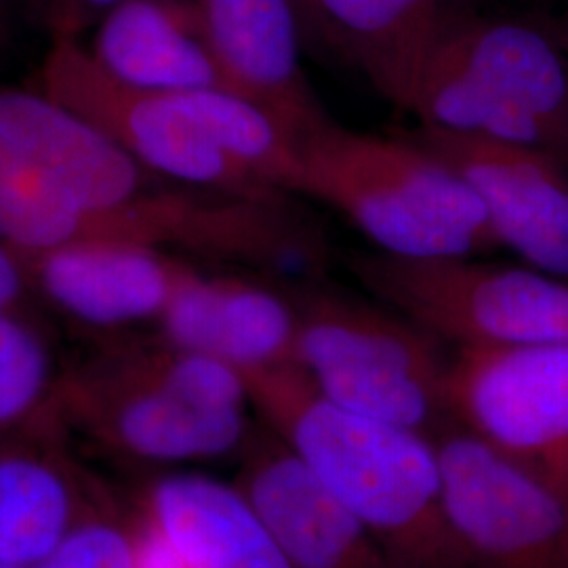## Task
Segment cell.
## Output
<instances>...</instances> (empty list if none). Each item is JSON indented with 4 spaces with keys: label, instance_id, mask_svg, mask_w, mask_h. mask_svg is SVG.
<instances>
[{
    "label": "cell",
    "instance_id": "cell-7",
    "mask_svg": "<svg viewBox=\"0 0 568 568\" xmlns=\"http://www.w3.org/2000/svg\"><path fill=\"white\" fill-rule=\"evenodd\" d=\"M447 406L450 426L568 495V344L457 347Z\"/></svg>",
    "mask_w": 568,
    "mask_h": 568
},
{
    "label": "cell",
    "instance_id": "cell-12",
    "mask_svg": "<svg viewBox=\"0 0 568 568\" xmlns=\"http://www.w3.org/2000/svg\"><path fill=\"white\" fill-rule=\"evenodd\" d=\"M243 493L291 568H396L356 514L272 432L246 466Z\"/></svg>",
    "mask_w": 568,
    "mask_h": 568
},
{
    "label": "cell",
    "instance_id": "cell-19",
    "mask_svg": "<svg viewBox=\"0 0 568 568\" xmlns=\"http://www.w3.org/2000/svg\"><path fill=\"white\" fill-rule=\"evenodd\" d=\"M0 239L20 253L79 241L140 244V225L133 213L122 217L87 213L0 138Z\"/></svg>",
    "mask_w": 568,
    "mask_h": 568
},
{
    "label": "cell",
    "instance_id": "cell-1",
    "mask_svg": "<svg viewBox=\"0 0 568 568\" xmlns=\"http://www.w3.org/2000/svg\"><path fill=\"white\" fill-rule=\"evenodd\" d=\"M272 432L396 568H469L448 523L436 436L333 403L293 365L241 371Z\"/></svg>",
    "mask_w": 568,
    "mask_h": 568
},
{
    "label": "cell",
    "instance_id": "cell-13",
    "mask_svg": "<svg viewBox=\"0 0 568 568\" xmlns=\"http://www.w3.org/2000/svg\"><path fill=\"white\" fill-rule=\"evenodd\" d=\"M18 253L26 278L51 302L91 325H126L163 316L194 272L163 248L122 241H79Z\"/></svg>",
    "mask_w": 568,
    "mask_h": 568
},
{
    "label": "cell",
    "instance_id": "cell-22",
    "mask_svg": "<svg viewBox=\"0 0 568 568\" xmlns=\"http://www.w3.org/2000/svg\"><path fill=\"white\" fill-rule=\"evenodd\" d=\"M49 365L39 339L0 310V422L23 415L41 398Z\"/></svg>",
    "mask_w": 568,
    "mask_h": 568
},
{
    "label": "cell",
    "instance_id": "cell-27",
    "mask_svg": "<svg viewBox=\"0 0 568 568\" xmlns=\"http://www.w3.org/2000/svg\"><path fill=\"white\" fill-rule=\"evenodd\" d=\"M551 39L558 42V47L565 51L568 55V23H562V26H558L554 32H551Z\"/></svg>",
    "mask_w": 568,
    "mask_h": 568
},
{
    "label": "cell",
    "instance_id": "cell-5",
    "mask_svg": "<svg viewBox=\"0 0 568 568\" xmlns=\"http://www.w3.org/2000/svg\"><path fill=\"white\" fill-rule=\"evenodd\" d=\"M347 265L382 304L455 349L568 344V284L535 267L384 251Z\"/></svg>",
    "mask_w": 568,
    "mask_h": 568
},
{
    "label": "cell",
    "instance_id": "cell-10",
    "mask_svg": "<svg viewBox=\"0 0 568 568\" xmlns=\"http://www.w3.org/2000/svg\"><path fill=\"white\" fill-rule=\"evenodd\" d=\"M222 89L260 105L302 143L326 121L300 63L293 0H183Z\"/></svg>",
    "mask_w": 568,
    "mask_h": 568
},
{
    "label": "cell",
    "instance_id": "cell-23",
    "mask_svg": "<svg viewBox=\"0 0 568 568\" xmlns=\"http://www.w3.org/2000/svg\"><path fill=\"white\" fill-rule=\"evenodd\" d=\"M39 568H135V549L112 528H82L65 535Z\"/></svg>",
    "mask_w": 568,
    "mask_h": 568
},
{
    "label": "cell",
    "instance_id": "cell-26",
    "mask_svg": "<svg viewBox=\"0 0 568 568\" xmlns=\"http://www.w3.org/2000/svg\"><path fill=\"white\" fill-rule=\"evenodd\" d=\"M26 284V272L18 253L0 239V310H9L20 302Z\"/></svg>",
    "mask_w": 568,
    "mask_h": 568
},
{
    "label": "cell",
    "instance_id": "cell-24",
    "mask_svg": "<svg viewBox=\"0 0 568 568\" xmlns=\"http://www.w3.org/2000/svg\"><path fill=\"white\" fill-rule=\"evenodd\" d=\"M124 0H51V37H77Z\"/></svg>",
    "mask_w": 568,
    "mask_h": 568
},
{
    "label": "cell",
    "instance_id": "cell-20",
    "mask_svg": "<svg viewBox=\"0 0 568 568\" xmlns=\"http://www.w3.org/2000/svg\"><path fill=\"white\" fill-rule=\"evenodd\" d=\"M211 140L255 182L276 194H302V143L265 110L224 89L175 93Z\"/></svg>",
    "mask_w": 568,
    "mask_h": 568
},
{
    "label": "cell",
    "instance_id": "cell-9",
    "mask_svg": "<svg viewBox=\"0 0 568 568\" xmlns=\"http://www.w3.org/2000/svg\"><path fill=\"white\" fill-rule=\"evenodd\" d=\"M474 190L497 243L530 267L568 278V163L518 143L422 126L415 135Z\"/></svg>",
    "mask_w": 568,
    "mask_h": 568
},
{
    "label": "cell",
    "instance_id": "cell-21",
    "mask_svg": "<svg viewBox=\"0 0 568 568\" xmlns=\"http://www.w3.org/2000/svg\"><path fill=\"white\" fill-rule=\"evenodd\" d=\"M68 495L60 478L32 462L0 464V565H39L65 537Z\"/></svg>",
    "mask_w": 568,
    "mask_h": 568
},
{
    "label": "cell",
    "instance_id": "cell-2",
    "mask_svg": "<svg viewBox=\"0 0 568 568\" xmlns=\"http://www.w3.org/2000/svg\"><path fill=\"white\" fill-rule=\"evenodd\" d=\"M302 194L337 209L377 251L459 257L497 246L474 190L422 143L326 119L302 140Z\"/></svg>",
    "mask_w": 568,
    "mask_h": 568
},
{
    "label": "cell",
    "instance_id": "cell-4",
    "mask_svg": "<svg viewBox=\"0 0 568 568\" xmlns=\"http://www.w3.org/2000/svg\"><path fill=\"white\" fill-rule=\"evenodd\" d=\"M293 366L349 410L438 436L450 426L440 342L389 307L323 288L295 302Z\"/></svg>",
    "mask_w": 568,
    "mask_h": 568
},
{
    "label": "cell",
    "instance_id": "cell-15",
    "mask_svg": "<svg viewBox=\"0 0 568 568\" xmlns=\"http://www.w3.org/2000/svg\"><path fill=\"white\" fill-rule=\"evenodd\" d=\"M93 30L87 49L119 81L156 93L222 89L183 0H124Z\"/></svg>",
    "mask_w": 568,
    "mask_h": 568
},
{
    "label": "cell",
    "instance_id": "cell-8",
    "mask_svg": "<svg viewBox=\"0 0 568 568\" xmlns=\"http://www.w3.org/2000/svg\"><path fill=\"white\" fill-rule=\"evenodd\" d=\"M453 535L469 568H568V495L448 426L436 436Z\"/></svg>",
    "mask_w": 568,
    "mask_h": 568
},
{
    "label": "cell",
    "instance_id": "cell-17",
    "mask_svg": "<svg viewBox=\"0 0 568 568\" xmlns=\"http://www.w3.org/2000/svg\"><path fill=\"white\" fill-rule=\"evenodd\" d=\"M387 102L408 112L427 53L445 28V0H305Z\"/></svg>",
    "mask_w": 568,
    "mask_h": 568
},
{
    "label": "cell",
    "instance_id": "cell-29",
    "mask_svg": "<svg viewBox=\"0 0 568 568\" xmlns=\"http://www.w3.org/2000/svg\"><path fill=\"white\" fill-rule=\"evenodd\" d=\"M293 2H295V7L300 9V7H302V2H305V0H293Z\"/></svg>",
    "mask_w": 568,
    "mask_h": 568
},
{
    "label": "cell",
    "instance_id": "cell-3",
    "mask_svg": "<svg viewBox=\"0 0 568 568\" xmlns=\"http://www.w3.org/2000/svg\"><path fill=\"white\" fill-rule=\"evenodd\" d=\"M408 112L422 126L537 148L568 163L565 51L525 23H445Z\"/></svg>",
    "mask_w": 568,
    "mask_h": 568
},
{
    "label": "cell",
    "instance_id": "cell-14",
    "mask_svg": "<svg viewBox=\"0 0 568 568\" xmlns=\"http://www.w3.org/2000/svg\"><path fill=\"white\" fill-rule=\"evenodd\" d=\"M161 321L169 344L215 356L239 371L293 365L295 302L262 284L192 272Z\"/></svg>",
    "mask_w": 568,
    "mask_h": 568
},
{
    "label": "cell",
    "instance_id": "cell-30",
    "mask_svg": "<svg viewBox=\"0 0 568 568\" xmlns=\"http://www.w3.org/2000/svg\"><path fill=\"white\" fill-rule=\"evenodd\" d=\"M0 568H13V567H4V565H0Z\"/></svg>",
    "mask_w": 568,
    "mask_h": 568
},
{
    "label": "cell",
    "instance_id": "cell-18",
    "mask_svg": "<svg viewBox=\"0 0 568 568\" xmlns=\"http://www.w3.org/2000/svg\"><path fill=\"white\" fill-rule=\"evenodd\" d=\"M119 427L124 443L145 457L206 459L241 445L244 410H220L196 403L169 382L159 354L133 371L122 398Z\"/></svg>",
    "mask_w": 568,
    "mask_h": 568
},
{
    "label": "cell",
    "instance_id": "cell-6",
    "mask_svg": "<svg viewBox=\"0 0 568 568\" xmlns=\"http://www.w3.org/2000/svg\"><path fill=\"white\" fill-rule=\"evenodd\" d=\"M34 89L98 126L156 178L227 196L281 199L234 163L175 93L114 79L77 37H51Z\"/></svg>",
    "mask_w": 568,
    "mask_h": 568
},
{
    "label": "cell",
    "instance_id": "cell-25",
    "mask_svg": "<svg viewBox=\"0 0 568 568\" xmlns=\"http://www.w3.org/2000/svg\"><path fill=\"white\" fill-rule=\"evenodd\" d=\"M135 568H192L156 527L135 548Z\"/></svg>",
    "mask_w": 568,
    "mask_h": 568
},
{
    "label": "cell",
    "instance_id": "cell-11",
    "mask_svg": "<svg viewBox=\"0 0 568 568\" xmlns=\"http://www.w3.org/2000/svg\"><path fill=\"white\" fill-rule=\"evenodd\" d=\"M0 138L91 215H129L159 190L119 143L34 87L0 84Z\"/></svg>",
    "mask_w": 568,
    "mask_h": 568
},
{
    "label": "cell",
    "instance_id": "cell-16",
    "mask_svg": "<svg viewBox=\"0 0 568 568\" xmlns=\"http://www.w3.org/2000/svg\"><path fill=\"white\" fill-rule=\"evenodd\" d=\"M152 511L154 527L192 568H291L243 488L171 476L154 490Z\"/></svg>",
    "mask_w": 568,
    "mask_h": 568
},
{
    "label": "cell",
    "instance_id": "cell-28",
    "mask_svg": "<svg viewBox=\"0 0 568 568\" xmlns=\"http://www.w3.org/2000/svg\"><path fill=\"white\" fill-rule=\"evenodd\" d=\"M4 34H7V16H4V4L0 0V49L4 44Z\"/></svg>",
    "mask_w": 568,
    "mask_h": 568
}]
</instances>
